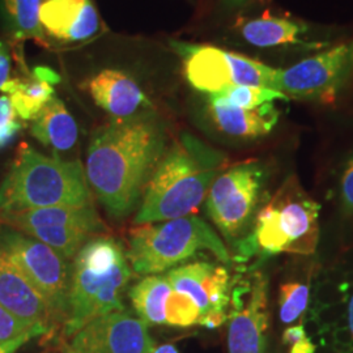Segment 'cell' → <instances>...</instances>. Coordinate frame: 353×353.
I'll list each match as a JSON object with an SVG mask.
<instances>
[{
  "label": "cell",
  "mask_w": 353,
  "mask_h": 353,
  "mask_svg": "<svg viewBox=\"0 0 353 353\" xmlns=\"http://www.w3.org/2000/svg\"><path fill=\"white\" fill-rule=\"evenodd\" d=\"M59 81L55 71L46 67L26 70L23 76L12 77L3 90L10 97L20 119L33 121L55 93L54 84Z\"/></svg>",
  "instance_id": "ffe728a7"
},
{
  "label": "cell",
  "mask_w": 353,
  "mask_h": 353,
  "mask_svg": "<svg viewBox=\"0 0 353 353\" xmlns=\"http://www.w3.org/2000/svg\"><path fill=\"white\" fill-rule=\"evenodd\" d=\"M341 198L345 210L353 212V157L345 165L341 176Z\"/></svg>",
  "instance_id": "4dcf8cb0"
},
{
  "label": "cell",
  "mask_w": 353,
  "mask_h": 353,
  "mask_svg": "<svg viewBox=\"0 0 353 353\" xmlns=\"http://www.w3.org/2000/svg\"><path fill=\"white\" fill-rule=\"evenodd\" d=\"M207 115L223 134L239 139H256L268 135L279 121L274 103L246 110L207 96Z\"/></svg>",
  "instance_id": "e0dca14e"
},
{
  "label": "cell",
  "mask_w": 353,
  "mask_h": 353,
  "mask_svg": "<svg viewBox=\"0 0 353 353\" xmlns=\"http://www.w3.org/2000/svg\"><path fill=\"white\" fill-rule=\"evenodd\" d=\"M165 276L172 290L188 294L198 305L202 313L199 326L220 327L227 321L230 283L224 267L196 262L173 268Z\"/></svg>",
  "instance_id": "7c38bea8"
},
{
  "label": "cell",
  "mask_w": 353,
  "mask_h": 353,
  "mask_svg": "<svg viewBox=\"0 0 353 353\" xmlns=\"http://www.w3.org/2000/svg\"><path fill=\"white\" fill-rule=\"evenodd\" d=\"M45 34L62 42H83L100 29V16L92 0H46L39 10Z\"/></svg>",
  "instance_id": "9a60e30c"
},
{
  "label": "cell",
  "mask_w": 353,
  "mask_h": 353,
  "mask_svg": "<svg viewBox=\"0 0 353 353\" xmlns=\"http://www.w3.org/2000/svg\"><path fill=\"white\" fill-rule=\"evenodd\" d=\"M172 292L163 275H150L130 290L132 306L141 321L150 325H165V305Z\"/></svg>",
  "instance_id": "7402d4cb"
},
{
  "label": "cell",
  "mask_w": 353,
  "mask_h": 353,
  "mask_svg": "<svg viewBox=\"0 0 353 353\" xmlns=\"http://www.w3.org/2000/svg\"><path fill=\"white\" fill-rule=\"evenodd\" d=\"M32 135L55 152H67L75 147L79 138L76 121L63 101L52 97L33 119Z\"/></svg>",
  "instance_id": "44dd1931"
},
{
  "label": "cell",
  "mask_w": 353,
  "mask_h": 353,
  "mask_svg": "<svg viewBox=\"0 0 353 353\" xmlns=\"http://www.w3.org/2000/svg\"><path fill=\"white\" fill-rule=\"evenodd\" d=\"M163 122L148 112L114 118L89 143L85 176L102 205L115 217L130 214L166 152Z\"/></svg>",
  "instance_id": "6da1fadb"
},
{
  "label": "cell",
  "mask_w": 353,
  "mask_h": 353,
  "mask_svg": "<svg viewBox=\"0 0 353 353\" xmlns=\"http://www.w3.org/2000/svg\"><path fill=\"white\" fill-rule=\"evenodd\" d=\"M0 306L32 326L54 327L49 305L20 268L0 250Z\"/></svg>",
  "instance_id": "5bb4252c"
},
{
  "label": "cell",
  "mask_w": 353,
  "mask_h": 353,
  "mask_svg": "<svg viewBox=\"0 0 353 353\" xmlns=\"http://www.w3.org/2000/svg\"><path fill=\"white\" fill-rule=\"evenodd\" d=\"M11 63L12 55L8 45L0 41V92H3L10 83L11 77Z\"/></svg>",
  "instance_id": "1f68e13d"
},
{
  "label": "cell",
  "mask_w": 353,
  "mask_h": 353,
  "mask_svg": "<svg viewBox=\"0 0 353 353\" xmlns=\"http://www.w3.org/2000/svg\"><path fill=\"white\" fill-rule=\"evenodd\" d=\"M70 345L77 353H153L156 348L148 325L126 309L89 322Z\"/></svg>",
  "instance_id": "8fae6325"
},
{
  "label": "cell",
  "mask_w": 353,
  "mask_h": 353,
  "mask_svg": "<svg viewBox=\"0 0 353 353\" xmlns=\"http://www.w3.org/2000/svg\"><path fill=\"white\" fill-rule=\"evenodd\" d=\"M34 330H43L48 334L45 328L26 323L0 306V344L12 341L14 338H19L26 332H30Z\"/></svg>",
  "instance_id": "f1b7e54d"
},
{
  "label": "cell",
  "mask_w": 353,
  "mask_h": 353,
  "mask_svg": "<svg viewBox=\"0 0 353 353\" xmlns=\"http://www.w3.org/2000/svg\"><path fill=\"white\" fill-rule=\"evenodd\" d=\"M271 0H220L221 7L228 12H241L254 7L268 4Z\"/></svg>",
  "instance_id": "836d02e7"
},
{
  "label": "cell",
  "mask_w": 353,
  "mask_h": 353,
  "mask_svg": "<svg viewBox=\"0 0 353 353\" xmlns=\"http://www.w3.org/2000/svg\"><path fill=\"white\" fill-rule=\"evenodd\" d=\"M309 303V285L285 283L279 292V316L283 323L290 325L303 316Z\"/></svg>",
  "instance_id": "4316f807"
},
{
  "label": "cell",
  "mask_w": 353,
  "mask_h": 353,
  "mask_svg": "<svg viewBox=\"0 0 353 353\" xmlns=\"http://www.w3.org/2000/svg\"><path fill=\"white\" fill-rule=\"evenodd\" d=\"M348 326H350V331L353 338V296L350 303V307H348Z\"/></svg>",
  "instance_id": "d590c367"
},
{
  "label": "cell",
  "mask_w": 353,
  "mask_h": 353,
  "mask_svg": "<svg viewBox=\"0 0 353 353\" xmlns=\"http://www.w3.org/2000/svg\"><path fill=\"white\" fill-rule=\"evenodd\" d=\"M87 89L96 105L114 118H128L151 106L139 84L119 70H103L90 77Z\"/></svg>",
  "instance_id": "2e32d148"
},
{
  "label": "cell",
  "mask_w": 353,
  "mask_h": 353,
  "mask_svg": "<svg viewBox=\"0 0 353 353\" xmlns=\"http://www.w3.org/2000/svg\"><path fill=\"white\" fill-rule=\"evenodd\" d=\"M208 97L225 102L228 105L254 110L267 103H274L276 100H288L287 96L275 89L265 87H248V85H234L217 92L214 94H207Z\"/></svg>",
  "instance_id": "d4e9b609"
},
{
  "label": "cell",
  "mask_w": 353,
  "mask_h": 353,
  "mask_svg": "<svg viewBox=\"0 0 353 353\" xmlns=\"http://www.w3.org/2000/svg\"><path fill=\"white\" fill-rule=\"evenodd\" d=\"M225 164L220 152L190 135H182L148 179L135 223L152 224L192 214Z\"/></svg>",
  "instance_id": "7a4b0ae2"
},
{
  "label": "cell",
  "mask_w": 353,
  "mask_h": 353,
  "mask_svg": "<svg viewBox=\"0 0 353 353\" xmlns=\"http://www.w3.org/2000/svg\"><path fill=\"white\" fill-rule=\"evenodd\" d=\"M236 29L245 43L258 49L300 46L309 32V26L303 21L270 12L256 17L240 19Z\"/></svg>",
  "instance_id": "d6986e66"
},
{
  "label": "cell",
  "mask_w": 353,
  "mask_h": 353,
  "mask_svg": "<svg viewBox=\"0 0 353 353\" xmlns=\"http://www.w3.org/2000/svg\"><path fill=\"white\" fill-rule=\"evenodd\" d=\"M283 343L290 347V353L316 352V345L305 332L303 325L287 328L283 334Z\"/></svg>",
  "instance_id": "f546056e"
},
{
  "label": "cell",
  "mask_w": 353,
  "mask_h": 353,
  "mask_svg": "<svg viewBox=\"0 0 353 353\" xmlns=\"http://www.w3.org/2000/svg\"><path fill=\"white\" fill-rule=\"evenodd\" d=\"M246 301L242 300V288L232 299L234 307L228 326L229 353H265L267 345V279L256 274L246 290Z\"/></svg>",
  "instance_id": "4fadbf2b"
},
{
  "label": "cell",
  "mask_w": 353,
  "mask_h": 353,
  "mask_svg": "<svg viewBox=\"0 0 353 353\" xmlns=\"http://www.w3.org/2000/svg\"><path fill=\"white\" fill-rule=\"evenodd\" d=\"M172 46L183 62V71L190 85L205 94H214L234 85L271 89L276 87L279 68L246 55L211 45L172 42Z\"/></svg>",
  "instance_id": "52a82bcc"
},
{
  "label": "cell",
  "mask_w": 353,
  "mask_h": 353,
  "mask_svg": "<svg viewBox=\"0 0 353 353\" xmlns=\"http://www.w3.org/2000/svg\"><path fill=\"white\" fill-rule=\"evenodd\" d=\"M24 234L50 246L52 250L61 254L67 261H74L76 254L93 236L88 230L80 228L61 225L33 228Z\"/></svg>",
  "instance_id": "cb8c5ba5"
},
{
  "label": "cell",
  "mask_w": 353,
  "mask_h": 353,
  "mask_svg": "<svg viewBox=\"0 0 353 353\" xmlns=\"http://www.w3.org/2000/svg\"><path fill=\"white\" fill-rule=\"evenodd\" d=\"M265 181V166L259 161L234 165L216 176L205 207L225 237H237L249 224Z\"/></svg>",
  "instance_id": "30bf717a"
},
{
  "label": "cell",
  "mask_w": 353,
  "mask_h": 353,
  "mask_svg": "<svg viewBox=\"0 0 353 353\" xmlns=\"http://www.w3.org/2000/svg\"><path fill=\"white\" fill-rule=\"evenodd\" d=\"M128 245V259L140 275L161 274L199 250H210L223 263L230 261L225 245L211 225L192 214L134 228Z\"/></svg>",
  "instance_id": "5b68a950"
},
{
  "label": "cell",
  "mask_w": 353,
  "mask_h": 353,
  "mask_svg": "<svg viewBox=\"0 0 353 353\" xmlns=\"http://www.w3.org/2000/svg\"><path fill=\"white\" fill-rule=\"evenodd\" d=\"M90 191L80 161L49 157L21 144L0 185V212L46 207H85Z\"/></svg>",
  "instance_id": "277c9868"
},
{
  "label": "cell",
  "mask_w": 353,
  "mask_h": 353,
  "mask_svg": "<svg viewBox=\"0 0 353 353\" xmlns=\"http://www.w3.org/2000/svg\"><path fill=\"white\" fill-rule=\"evenodd\" d=\"M45 334H46V332H45L43 330H34V331L26 332L24 335L19 336V338H14L12 341L1 343V344H0V353H16L24 344H26L28 341H32L33 338L41 336V335H45Z\"/></svg>",
  "instance_id": "d6a6232c"
},
{
  "label": "cell",
  "mask_w": 353,
  "mask_h": 353,
  "mask_svg": "<svg viewBox=\"0 0 353 353\" xmlns=\"http://www.w3.org/2000/svg\"><path fill=\"white\" fill-rule=\"evenodd\" d=\"M7 29L16 42L33 39L46 43V34L39 21L42 0H0Z\"/></svg>",
  "instance_id": "603a6c76"
},
{
  "label": "cell",
  "mask_w": 353,
  "mask_h": 353,
  "mask_svg": "<svg viewBox=\"0 0 353 353\" xmlns=\"http://www.w3.org/2000/svg\"><path fill=\"white\" fill-rule=\"evenodd\" d=\"M153 353H178L176 347L172 344H164L160 347H156Z\"/></svg>",
  "instance_id": "e575fe53"
},
{
  "label": "cell",
  "mask_w": 353,
  "mask_h": 353,
  "mask_svg": "<svg viewBox=\"0 0 353 353\" xmlns=\"http://www.w3.org/2000/svg\"><path fill=\"white\" fill-rule=\"evenodd\" d=\"M21 130V122L7 94H0V148L8 145Z\"/></svg>",
  "instance_id": "83f0119b"
},
{
  "label": "cell",
  "mask_w": 353,
  "mask_h": 353,
  "mask_svg": "<svg viewBox=\"0 0 353 353\" xmlns=\"http://www.w3.org/2000/svg\"><path fill=\"white\" fill-rule=\"evenodd\" d=\"M319 210L321 205L303 191L297 176H288L256 214L255 246L268 254H313L319 239Z\"/></svg>",
  "instance_id": "8992f818"
},
{
  "label": "cell",
  "mask_w": 353,
  "mask_h": 353,
  "mask_svg": "<svg viewBox=\"0 0 353 353\" xmlns=\"http://www.w3.org/2000/svg\"><path fill=\"white\" fill-rule=\"evenodd\" d=\"M0 250L20 268L45 299L54 326H64L68 316L72 262L43 242L6 225L0 228Z\"/></svg>",
  "instance_id": "ba28073f"
},
{
  "label": "cell",
  "mask_w": 353,
  "mask_h": 353,
  "mask_svg": "<svg viewBox=\"0 0 353 353\" xmlns=\"http://www.w3.org/2000/svg\"><path fill=\"white\" fill-rule=\"evenodd\" d=\"M201 309L188 294L172 290L165 305V325L190 327L199 325Z\"/></svg>",
  "instance_id": "484cf974"
},
{
  "label": "cell",
  "mask_w": 353,
  "mask_h": 353,
  "mask_svg": "<svg viewBox=\"0 0 353 353\" xmlns=\"http://www.w3.org/2000/svg\"><path fill=\"white\" fill-rule=\"evenodd\" d=\"M62 353H77L76 352L75 350L68 344V345H64L63 351H62Z\"/></svg>",
  "instance_id": "8d00e7d4"
},
{
  "label": "cell",
  "mask_w": 353,
  "mask_h": 353,
  "mask_svg": "<svg viewBox=\"0 0 353 353\" xmlns=\"http://www.w3.org/2000/svg\"><path fill=\"white\" fill-rule=\"evenodd\" d=\"M131 276L126 254L118 241L90 239L72 261L64 335L72 338L96 318L125 310L122 292Z\"/></svg>",
  "instance_id": "3957f363"
},
{
  "label": "cell",
  "mask_w": 353,
  "mask_h": 353,
  "mask_svg": "<svg viewBox=\"0 0 353 353\" xmlns=\"http://www.w3.org/2000/svg\"><path fill=\"white\" fill-rule=\"evenodd\" d=\"M353 79V41L279 68L275 89L287 99L332 102Z\"/></svg>",
  "instance_id": "9c48e42d"
},
{
  "label": "cell",
  "mask_w": 353,
  "mask_h": 353,
  "mask_svg": "<svg viewBox=\"0 0 353 353\" xmlns=\"http://www.w3.org/2000/svg\"><path fill=\"white\" fill-rule=\"evenodd\" d=\"M0 223L21 233L33 228L61 225L88 230L97 234L105 225L92 204L85 207H46L26 211H1Z\"/></svg>",
  "instance_id": "ac0fdd59"
}]
</instances>
